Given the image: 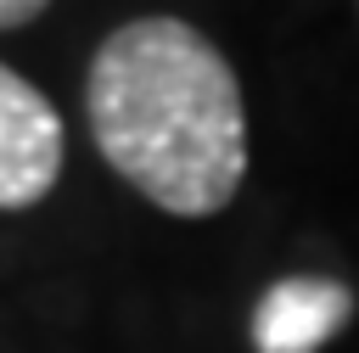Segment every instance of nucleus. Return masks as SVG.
<instances>
[{
  "instance_id": "f257e3e1",
  "label": "nucleus",
  "mask_w": 359,
  "mask_h": 353,
  "mask_svg": "<svg viewBox=\"0 0 359 353\" xmlns=\"http://www.w3.org/2000/svg\"><path fill=\"white\" fill-rule=\"evenodd\" d=\"M95 151L174 219H213L247 179V106L224 50L180 17H135L84 73Z\"/></svg>"
},
{
  "instance_id": "f03ea898",
  "label": "nucleus",
  "mask_w": 359,
  "mask_h": 353,
  "mask_svg": "<svg viewBox=\"0 0 359 353\" xmlns=\"http://www.w3.org/2000/svg\"><path fill=\"white\" fill-rule=\"evenodd\" d=\"M62 118L56 106L0 62V213H22L45 202L62 179Z\"/></svg>"
},
{
  "instance_id": "7ed1b4c3",
  "label": "nucleus",
  "mask_w": 359,
  "mask_h": 353,
  "mask_svg": "<svg viewBox=\"0 0 359 353\" xmlns=\"http://www.w3.org/2000/svg\"><path fill=\"white\" fill-rule=\"evenodd\" d=\"M353 319V291L331 275H286L252 308V353H320Z\"/></svg>"
},
{
  "instance_id": "20e7f679",
  "label": "nucleus",
  "mask_w": 359,
  "mask_h": 353,
  "mask_svg": "<svg viewBox=\"0 0 359 353\" xmlns=\"http://www.w3.org/2000/svg\"><path fill=\"white\" fill-rule=\"evenodd\" d=\"M45 6H50V0H0V34H6V28H22V22H34Z\"/></svg>"
}]
</instances>
